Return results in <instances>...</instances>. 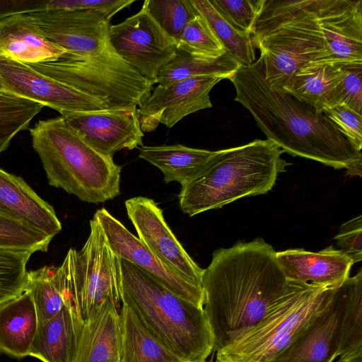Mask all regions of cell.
<instances>
[{
    "instance_id": "6da1fadb",
    "label": "cell",
    "mask_w": 362,
    "mask_h": 362,
    "mask_svg": "<svg viewBox=\"0 0 362 362\" xmlns=\"http://www.w3.org/2000/svg\"><path fill=\"white\" fill-rule=\"evenodd\" d=\"M262 238L215 250L204 269L203 308L218 351L257 325L289 288L291 281Z\"/></svg>"
},
{
    "instance_id": "7a4b0ae2",
    "label": "cell",
    "mask_w": 362,
    "mask_h": 362,
    "mask_svg": "<svg viewBox=\"0 0 362 362\" xmlns=\"http://www.w3.org/2000/svg\"><path fill=\"white\" fill-rule=\"evenodd\" d=\"M228 79L235 89V100L250 112L267 139L284 152L336 169H348L362 161L361 151L322 113L269 86L260 57L250 66H241Z\"/></svg>"
},
{
    "instance_id": "3957f363",
    "label": "cell",
    "mask_w": 362,
    "mask_h": 362,
    "mask_svg": "<svg viewBox=\"0 0 362 362\" xmlns=\"http://www.w3.org/2000/svg\"><path fill=\"white\" fill-rule=\"evenodd\" d=\"M277 145L265 139L215 151L178 194L189 216L221 208L238 199L267 193L288 165Z\"/></svg>"
},
{
    "instance_id": "277c9868",
    "label": "cell",
    "mask_w": 362,
    "mask_h": 362,
    "mask_svg": "<svg viewBox=\"0 0 362 362\" xmlns=\"http://www.w3.org/2000/svg\"><path fill=\"white\" fill-rule=\"evenodd\" d=\"M120 267L122 303L180 358L204 362L213 351L214 339L204 308L173 293L122 258Z\"/></svg>"
},
{
    "instance_id": "5b68a950",
    "label": "cell",
    "mask_w": 362,
    "mask_h": 362,
    "mask_svg": "<svg viewBox=\"0 0 362 362\" xmlns=\"http://www.w3.org/2000/svg\"><path fill=\"white\" fill-rule=\"evenodd\" d=\"M30 133L50 185L88 203L119 194L121 166L90 147L62 116L38 121Z\"/></svg>"
},
{
    "instance_id": "8992f818",
    "label": "cell",
    "mask_w": 362,
    "mask_h": 362,
    "mask_svg": "<svg viewBox=\"0 0 362 362\" xmlns=\"http://www.w3.org/2000/svg\"><path fill=\"white\" fill-rule=\"evenodd\" d=\"M334 288L291 281L257 325L216 351V362H272L328 303Z\"/></svg>"
},
{
    "instance_id": "52a82bcc",
    "label": "cell",
    "mask_w": 362,
    "mask_h": 362,
    "mask_svg": "<svg viewBox=\"0 0 362 362\" xmlns=\"http://www.w3.org/2000/svg\"><path fill=\"white\" fill-rule=\"evenodd\" d=\"M35 71L105 103L109 109L137 107L155 83L119 56L110 43L100 53L64 55L58 60L28 64Z\"/></svg>"
},
{
    "instance_id": "ba28073f",
    "label": "cell",
    "mask_w": 362,
    "mask_h": 362,
    "mask_svg": "<svg viewBox=\"0 0 362 362\" xmlns=\"http://www.w3.org/2000/svg\"><path fill=\"white\" fill-rule=\"evenodd\" d=\"M66 305L82 322L93 318L110 300L120 311V258L112 250L98 222L90 221V234L80 250L70 248L61 264Z\"/></svg>"
},
{
    "instance_id": "9c48e42d",
    "label": "cell",
    "mask_w": 362,
    "mask_h": 362,
    "mask_svg": "<svg viewBox=\"0 0 362 362\" xmlns=\"http://www.w3.org/2000/svg\"><path fill=\"white\" fill-rule=\"evenodd\" d=\"M113 50L138 73L155 83L159 71L175 56L177 42L159 26L145 7L122 22L110 25Z\"/></svg>"
},
{
    "instance_id": "30bf717a",
    "label": "cell",
    "mask_w": 362,
    "mask_h": 362,
    "mask_svg": "<svg viewBox=\"0 0 362 362\" xmlns=\"http://www.w3.org/2000/svg\"><path fill=\"white\" fill-rule=\"evenodd\" d=\"M221 75H202L162 86L158 84L137 107L143 132L153 131L162 123L173 127L185 117L212 107L209 93Z\"/></svg>"
},
{
    "instance_id": "8fae6325",
    "label": "cell",
    "mask_w": 362,
    "mask_h": 362,
    "mask_svg": "<svg viewBox=\"0 0 362 362\" xmlns=\"http://www.w3.org/2000/svg\"><path fill=\"white\" fill-rule=\"evenodd\" d=\"M93 218L100 224L110 248L119 257L144 270L177 296L203 308L201 285L160 260L107 209H98Z\"/></svg>"
},
{
    "instance_id": "7c38bea8",
    "label": "cell",
    "mask_w": 362,
    "mask_h": 362,
    "mask_svg": "<svg viewBox=\"0 0 362 362\" xmlns=\"http://www.w3.org/2000/svg\"><path fill=\"white\" fill-rule=\"evenodd\" d=\"M0 78L4 89L51 107L61 115L109 109L103 101L19 62L0 57Z\"/></svg>"
},
{
    "instance_id": "4fadbf2b",
    "label": "cell",
    "mask_w": 362,
    "mask_h": 362,
    "mask_svg": "<svg viewBox=\"0 0 362 362\" xmlns=\"http://www.w3.org/2000/svg\"><path fill=\"white\" fill-rule=\"evenodd\" d=\"M347 279L334 288L328 303L272 362H332L341 355Z\"/></svg>"
},
{
    "instance_id": "5bb4252c",
    "label": "cell",
    "mask_w": 362,
    "mask_h": 362,
    "mask_svg": "<svg viewBox=\"0 0 362 362\" xmlns=\"http://www.w3.org/2000/svg\"><path fill=\"white\" fill-rule=\"evenodd\" d=\"M53 43L67 56L86 57L102 52L109 44L110 21L95 11H43L29 13Z\"/></svg>"
},
{
    "instance_id": "9a60e30c",
    "label": "cell",
    "mask_w": 362,
    "mask_h": 362,
    "mask_svg": "<svg viewBox=\"0 0 362 362\" xmlns=\"http://www.w3.org/2000/svg\"><path fill=\"white\" fill-rule=\"evenodd\" d=\"M124 205L139 239L163 262L202 286L204 269L197 264L176 238L153 199L134 197L126 200Z\"/></svg>"
},
{
    "instance_id": "2e32d148",
    "label": "cell",
    "mask_w": 362,
    "mask_h": 362,
    "mask_svg": "<svg viewBox=\"0 0 362 362\" xmlns=\"http://www.w3.org/2000/svg\"><path fill=\"white\" fill-rule=\"evenodd\" d=\"M64 121L94 150L112 157L122 149L143 146L144 136L137 107L108 109L61 115Z\"/></svg>"
},
{
    "instance_id": "e0dca14e",
    "label": "cell",
    "mask_w": 362,
    "mask_h": 362,
    "mask_svg": "<svg viewBox=\"0 0 362 362\" xmlns=\"http://www.w3.org/2000/svg\"><path fill=\"white\" fill-rule=\"evenodd\" d=\"M276 256L288 280L327 288L339 287L354 264L345 253L332 246L319 252L290 249L276 252Z\"/></svg>"
},
{
    "instance_id": "ac0fdd59",
    "label": "cell",
    "mask_w": 362,
    "mask_h": 362,
    "mask_svg": "<svg viewBox=\"0 0 362 362\" xmlns=\"http://www.w3.org/2000/svg\"><path fill=\"white\" fill-rule=\"evenodd\" d=\"M0 215L53 238L62 224L53 207L19 176L0 168Z\"/></svg>"
},
{
    "instance_id": "d6986e66",
    "label": "cell",
    "mask_w": 362,
    "mask_h": 362,
    "mask_svg": "<svg viewBox=\"0 0 362 362\" xmlns=\"http://www.w3.org/2000/svg\"><path fill=\"white\" fill-rule=\"evenodd\" d=\"M64 49L51 42L29 13L0 21V57L35 64L63 57Z\"/></svg>"
},
{
    "instance_id": "ffe728a7",
    "label": "cell",
    "mask_w": 362,
    "mask_h": 362,
    "mask_svg": "<svg viewBox=\"0 0 362 362\" xmlns=\"http://www.w3.org/2000/svg\"><path fill=\"white\" fill-rule=\"evenodd\" d=\"M72 362H122L119 311L110 300L83 324Z\"/></svg>"
},
{
    "instance_id": "44dd1931",
    "label": "cell",
    "mask_w": 362,
    "mask_h": 362,
    "mask_svg": "<svg viewBox=\"0 0 362 362\" xmlns=\"http://www.w3.org/2000/svg\"><path fill=\"white\" fill-rule=\"evenodd\" d=\"M83 324L65 305L50 320L38 322L28 356L42 362H72Z\"/></svg>"
},
{
    "instance_id": "7402d4cb",
    "label": "cell",
    "mask_w": 362,
    "mask_h": 362,
    "mask_svg": "<svg viewBox=\"0 0 362 362\" xmlns=\"http://www.w3.org/2000/svg\"><path fill=\"white\" fill-rule=\"evenodd\" d=\"M37 325L29 291L0 305V351L18 359L28 356Z\"/></svg>"
},
{
    "instance_id": "603a6c76",
    "label": "cell",
    "mask_w": 362,
    "mask_h": 362,
    "mask_svg": "<svg viewBox=\"0 0 362 362\" xmlns=\"http://www.w3.org/2000/svg\"><path fill=\"white\" fill-rule=\"evenodd\" d=\"M340 65L310 63L299 69L282 90L288 93L322 113L337 105L343 79Z\"/></svg>"
},
{
    "instance_id": "cb8c5ba5",
    "label": "cell",
    "mask_w": 362,
    "mask_h": 362,
    "mask_svg": "<svg viewBox=\"0 0 362 362\" xmlns=\"http://www.w3.org/2000/svg\"><path fill=\"white\" fill-rule=\"evenodd\" d=\"M119 317L122 362H186L160 341L124 303Z\"/></svg>"
},
{
    "instance_id": "d4e9b609",
    "label": "cell",
    "mask_w": 362,
    "mask_h": 362,
    "mask_svg": "<svg viewBox=\"0 0 362 362\" xmlns=\"http://www.w3.org/2000/svg\"><path fill=\"white\" fill-rule=\"evenodd\" d=\"M139 150V158L161 170L165 182H177L181 185L190 180L214 153L181 144L143 145Z\"/></svg>"
},
{
    "instance_id": "484cf974",
    "label": "cell",
    "mask_w": 362,
    "mask_h": 362,
    "mask_svg": "<svg viewBox=\"0 0 362 362\" xmlns=\"http://www.w3.org/2000/svg\"><path fill=\"white\" fill-rule=\"evenodd\" d=\"M241 66L228 52L217 59H207L177 49L174 57L159 71L155 83L165 86L202 75H221L228 79Z\"/></svg>"
},
{
    "instance_id": "4316f807",
    "label": "cell",
    "mask_w": 362,
    "mask_h": 362,
    "mask_svg": "<svg viewBox=\"0 0 362 362\" xmlns=\"http://www.w3.org/2000/svg\"><path fill=\"white\" fill-rule=\"evenodd\" d=\"M25 290L31 293L38 322L50 320L66 305L64 277L60 266H45L30 271Z\"/></svg>"
},
{
    "instance_id": "83f0119b",
    "label": "cell",
    "mask_w": 362,
    "mask_h": 362,
    "mask_svg": "<svg viewBox=\"0 0 362 362\" xmlns=\"http://www.w3.org/2000/svg\"><path fill=\"white\" fill-rule=\"evenodd\" d=\"M198 11L206 18L223 46L242 66L255 62V51L251 35L232 26L210 3L209 0H192Z\"/></svg>"
},
{
    "instance_id": "f1b7e54d",
    "label": "cell",
    "mask_w": 362,
    "mask_h": 362,
    "mask_svg": "<svg viewBox=\"0 0 362 362\" xmlns=\"http://www.w3.org/2000/svg\"><path fill=\"white\" fill-rule=\"evenodd\" d=\"M43 107L6 89L0 90V153L18 132L27 129Z\"/></svg>"
},
{
    "instance_id": "f546056e",
    "label": "cell",
    "mask_w": 362,
    "mask_h": 362,
    "mask_svg": "<svg viewBox=\"0 0 362 362\" xmlns=\"http://www.w3.org/2000/svg\"><path fill=\"white\" fill-rule=\"evenodd\" d=\"M177 49L207 59H217L227 52L206 18L200 13L182 29L177 41Z\"/></svg>"
},
{
    "instance_id": "4dcf8cb0",
    "label": "cell",
    "mask_w": 362,
    "mask_h": 362,
    "mask_svg": "<svg viewBox=\"0 0 362 362\" xmlns=\"http://www.w3.org/2000/svg\"><path fill=\"white\" fill-rule=\"evenodd\" d=\"M143 6L176 42L186 24L199 14L192 0H146Z\"/></svg>"
},
{
    "instance_id": "1f68e13d",
    "label": "cell",
    "mask_w": 362,
    "mask_h": 362,
    "mask_svg": "<svg viewBox=\"0 0 362 362\" xmlns=\"http://www.w3.org/2000/svg\"><path fill=\"white\" fill-rule=\"evenodd\" d=\"M29 251L0 248V305L22 294L26 289Z\"/></svg>"
},
{
    "instance_id": "d6a6232c",
    "label": "cell",
    "mask_w": 362,
    "mask_h": 362,
    "mask_svg": "<svg viewBox=\"0 0 362 362\" xmlns=\"http://www.w3.org/2000/svg\"><path fill=\"white\" fill-rule=\"evenodd\" d=\"M347 283L342 354L362 346V269L354 276H349Z\"/></svg>"
},
{
    "instance_id": "836d02e7",
    "label": "cell",
    "mask_w": 362,
    "mask_h": 362,
    "mask_svg": "<svg viewBox=\"0 0 362 362\" xmlns=\"http://www.w3.org/2000/svg\"><path fill=\"white\" fill-rule=\"evenodd\" d=\"M52 238L0 215V248L46 252Z\"/></svg>"
},
{
    "instance_id": "e575fe53",
    "label": "cell",
    "mask_w": 362,
    "mask_h": 362,
    "mask_svg": "<svg viewBox=\"0 0 362 362\" xmlns=\"http://www.w3.org/2000/svg\"><path fill=\"white\" fill-rule=\"evenodd\" d=\"M232 26L251 35L264 0H209Z\"/></svg>"
},
{
    "instance_id": "d590c367",
    "label": "cell",
    "mask_w": 362,
    "mask_h": 362,
    "mask_svg": "<svg viewBox=\"0 0 362 362\" xmlns=\"http://www.w3.org/2000/svg\"><path fill=\"white\" fill-rule=\"evenodd\" d=\"M323 115L358 151L362 148V115L349 107L337 104L326 109Z\"/></svg>"
},
{
    "instance_id": "8d00e7d4",
    "label": "cell",
    "mask_w": 362,
    "mask_h": 362,
    "mask_svg": "<svg viewBox=\"0 0 362 362\" xmlns=\"http://www.w3.org/2000/svg\"><path fill=\"white\" fill-rule=\"evenodd\" d=\"M344 76L339 86L337 104L344 105L362 113V64L340 65Z\"/></svg>"
},
{
    "instance_id": "74e56055",
    "label": "cell",
    "mask_w": 362,
    "mask_h": 362,
    "mask_svg": "<svg viewBox=\"0 0 362 362\" xmlns=\"http://www.w3.org/2000/svg\"><path fill=\"white\" fill-rule=\"evenodd\" d=\"M134 0H49L46 11H95L105 13L109 20Z\"/></svg>"
},
{
    "instance_id": "f35d334b",
    "label": "cell",
    "mask_w": 362,
    "mask_h": 362,
    "mask_svg": "<svg viewBox=\"0 0 362 362\" xmlns=\"http://www.w3.org/2000/svg\"><path fill=\"white\" fill-rule=\"evenodd\" d=\"M344 253L354 264L362 259V216H358L343 223L334 238Z\"/></svg>"
},
{
    "instance_id": "ab89813d",
    "label": "cell",
    "mask_w": 362,
    "mask_h": 362,
    "mask_svg": "<svg viewBox=\"0 0 362 362\" xmlns=\"http://www.w3.org/2000/svg\"><path fill=\"white\" fill-rule=\"evenodd\" d=\"M49 0H0V21L18 15L46 11Z\"/></svg>"
},
{
    "instance_id": "60d3db41",
    "label": "cell",
    "mask_w": 362,
    "mask_h": 362,
    "mask_svg": "<svg viewBox=\"0 0 362 362\" xmlns=\"http://www.w3.org/2000/svg\"><path fill=\"white\" fill-rule=\"evenodd\" d=\"M336 362H362V346L339 356Z\"/></svg>"
},
{
    "instance_id": "b9f144b4",
    "label": "cell",
    "mask_w": 362,
    "mask_h": 362,
    "mask_svg": "<svg viewBox=\"0 0 362 362\" xmlns=\"http://www.w3.org/2000/svg\"><path fill=\"white\" fill-rule=\"evenodd\" d=\"M4 89L0 78V90Z\"/></svg>"
},
{
    "instance_id": "7bdbcfd3",
    "label": "cell",
    "mask_w": 362,
    "mask_h": 362,
    "mask_svg": "<svg viewBox=\"0 0 362 362\" xmlns=\"http://www.w3.org/2000/svg\"><path fill=\"white\" fill-rule=\"evenodd\" d=\"M205 362V361H204Z\"/></svg>"
}]
</instances>
